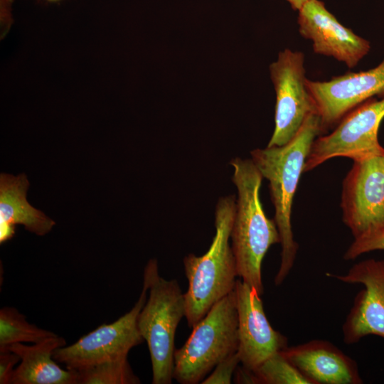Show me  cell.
Here are the masks:
<instances>
[{"instance_id": "3", "label": "cell", "mask_w": 384, "mask_h": 384, "mask_svg": "<svg viewBox=\"0 0 384 384\" xmlns=\"http://www.w3.org/2000/svg\"><path fill=\"white\" fill-rule=\"evenodd\" d=\"M235 210V196L220 198L215 212V233L209 249L201 256L189 254L183 259L188 282L184 294L185 317L191 328L235 289L238 276L230 240Z\"/></svg>"}, {"instance_id": "17", "label": "cell", "mask_w": 384, "mask_h": 384, "mask_svg": "<svg viewBox=\"0 0 384 384\" xmlns=\"http://www.w3.org/2000/svg\"><path fill=\"white\" fill-rule=\"evenodd\" d=\"M56 335L29 323L15 307L0 309V349L17 343H36Z\"/></svg>"}, {"instance_id": "20", "label": "cell", "mask_w": 384, "mask_h": 384, "mask_svg": "<svg viewBox=\"0 0 384 384\" xmlns=\"http://www.w3.org/2000/svg\"><path fill=\"white\" fill-rule=\"evenodd\" d=\"M374 250H384V228L358 238L348 247L343 258L353 260L361 255Z\"/></svg>"}, {"instance_id": "21", "label": "cell", "mask_w": 384, "mask_h": 384, "mask_svg": "<svg viewBox=\"0 0 384 384\" xmlns=\"http://www.w3.org/2000/svg\"><path fill=\"white\" fill-rule=\"evenodd\" d=\"M240 363L238 353H234L220 361L214 368L211 374L206 377L201 383L203 384H230L233 374L238 363Z\"/></svg>"}, {"instance_id": "10", "label": "cell", "mask_w": 384, "mask_h": 384, "mask_svg": "<svg viewBox=\"0 0 384 384\" xmlns=\"http://www.w3.org/2000/svg\"><path fill=\"white\" fill-rule=\"evenodd\" d=\"M326 276L364 288L354 299L343 324V342L353 344L367 336L384 338V259H368L353 265L345 274Z\"/></svg>"}, {"instance_id": "14", "label": "cell", "mask_w": 384, "mask_h": 384, "mask_svg": "<svg viewBox=\"0 0 384 384\" xmlns=\"http://www.w3.org/2000/svg\"><path fill=\"white\" fill-rule=\"evenodd\" d=\"M313 384H361L357 363L331 342L313 340L280 351Z\"/></svg>"}, {"instance_id": "1", "label": "cell", "mask_w": 384, "mask_h": 384, "mask_svg": "<svg viewBox=\"0 0 384 384\" xmlns=\"http://www.w3.org/2000/svg\"><path fill=\"white\" fill-rule=\"evenodd\" d=\"M323 132L317 113L309 114L297 134L286 144L256 149L251 159L263 178L270 183L272 201L282 247L279 268L274 284L280 285L293 267L298 244L294 240L291 223L292 206L306 158L316 137Z\"/></svg>"}, {"instance_id": "22", "label": "cell", "mask_w": 384, "mask_h": 384, "mask_svg": "<svg viewBox=\"0 0 384 384\" xmlns=\"http://www.w3.org/2000/svg\"><path fill=\"white\" fill-rule=\"evenodd\" d=\"M20 361L18 355L10 349H0V384L11 383L14 366Z\"/></svg>"}, {"instance_id": "2", "label": "cell", "mask_w": 384, "mask_h": 384, "mask_svg": "<svg viewBox=\"0 0 384 384\" xmlns=\"http://www.w3.org/2000/svg\"><path fill=\"white\" fill-rule=\"evenodd\" d=\"M230 165L238 191L230 233L238 276L262 295V260L272 245L280 243V235L274 220L264 211L260 197L263 177L252 159L236 157Z\"/></svg>"}, {"instance_id": "23", "label": "cell", "mask_w": 384, "mask_h": 384, "mask_svg": "<svg viewBox=\"0 0 384 384\" xmlns=\"http://www.w3.org/2000/svg\"><path fill=\"white\" fill-rule=\"evenodd\" d=\"M291 6V7L295 10L299 11L302 6L308 1V0H286Z\"/></svg>"}, {"instance_id": "15", "label": "cell", "mask_w": 384, "mask_h": 384, "mask_svg": "<svg viewBox=\"0 0 384 384\" xmlns=\"http://www.w3.org/2000/svg\"><path fill=\"white\" fill-rule=\"evenodd\" d=\"M29 182L25 174L0 175V243L11 239L16 225L38 235L48 233L55 223L42 211L33 208L26 199Z\"/></svg>"}, {"instance_id": "18", "label": "cell", "mask_w": 384, "mask_h": 384, "mask_svg": "<svg viewBox=\"0 0 384 384\" xmlns=\"http://www.w3.org/2000/svg\"><path fill=\"white\" fill-rule=\"evenodd\" d=\"M76 384H139L127 357L107 361L75 370Z\"/></svg>"}, {"instance_id": "24", "label": "cell", "mask_w": 384, "mask_h": 384, "mask_svg": "<svg viewBox=\"0 0 384 384\" xmlns=\"http://www.w3.org/2000/svg\"><path fill=\"white\" fill-rule=\"evenodd\" d=\"M46 1L48 2H50V3H56V2H58L61 0H46Z\"/></svg>"}, {"instance_id": "11", "label": "cell", "mask_w": 384, "mask_h": 384, "mask_svg": "<svg viewBox=\"0 0 384 384\" xmlns=\"http://www.w3.org/2000/svg\"><path fill=\"white\" fill-rule=\"evenodd\" d=\"M322 129L338 123L350 111L375 96L384 97V57L375 67L350 72L328 81L306 80Z\"/></svg>"}, {"instance_id": "19", "label": "cell", "mask_w": 384, "mask_h": 384, "mask_svg": "<svg viewBox=\"0 0 384 384\" xmlns=\"http://www.w3.org/2000/svg\"><path fill=\"white\" fill-rule=\"evenodd\" d=\"M252 371L256 384H313L280 351Z\"/></svg>"}, {"instance_id": "9", "label": "cell", "mask_w": 384, "mask_h": 384, "mask_svg": "<svg viewBox=\"0 0 384 384\" xmlns=\"http://www.w3.org/2000/svg\"><path fill=\"white\" fill-rule=\"evenodd\" d=\"M341 206L354 239L384 228V154L353 160Z\"/></svg>"}, {"instance_id": "4", "label": "cell", "mask_w": 384, "mask_h": 384, "mask_svg": "<svg viewBox=\"0 0 384 384\" xmlns=\"http://www.w3.org/2000/svg\"><path fill=\"white\" fill-rule=\"evenodd\" d=\"M144 283L149 297L137 317L139 331L148 345L153 384H171L174 379V340L176 328L186 314L184 294L176 279L159 275L158 262L144 267Z\"/></svg>"}, {"instance_id": "8", "label": "cell", "mask_w": 384, "mask_h": 384, "mask_svg": "<svg viewBox=\"0 0 384 384\" xmlns=\"http://www.w3.org/2000/svg\"><path fill=\"white\" fill-rule=\"evenodd\" d=\"M143 288L130 311L111 324H102L70 346L57 348L53 358L69 370H80L107 361L127 357L129 351L144 340L137 326L139 311L147 299Z\"/></svg>"}, {"instance_id": "5", "label": "cell", "mask_w": 384, "mask_h": 384, "mask_svg": "<svg viewBox=\"0 0 384 384\" xmlns=\"http://www.w3.org/2000/svg\"><path fill=\"white\" fill-rule=\"evenodd\" d=\"M238 319L235 291L215 303L176 349L173 376L181 384H197L223 360L238 352Z\"/></svg>"}, {"instance_id": "16", "label": "cell", "mask_w": 384, "mask_h": 384, "mask_svg": "<svg viewBox=\"0 0 384 384\" xmlns=\"http://www.w3.org/2000/svg\"><path fill=\"white\" fill-rule=\"evenodd\" d=\"M65 346L64 338L56 335L30 346L17 343L5 348L21 358L11 384H76L75 371L61 368L53 358L54 351Z\"/></svg>"}, {"instance_id": "13", "label": "cell", "mask_w": 384, "mask_h": 384, "mask_svg": "<svg viewBox=\"0 0 384 384\" xmlns=\"http://www.w3.org/2000/svg\"><path fill=\"white\" fill-rule=\"evenodd\" d=\"M235 294L238 319V353L245 368L254 370L266 359L287 346V338L270 325L260 294L237 279Z\"/></svg>"}, {"instance_id": "12", "label": "cell", "mask_w": 384, "mask_h": 384, "mask_svg": "<svg viewBox=\"0 0 384 384\" xmlns=\"http://www.w3.org/2000/svg\"><path fill=\"white\" fill-rule=\"evenodd\" d=\"M300 35L314 53L355 68L370 52V43L341 24L320 0H308L298 11Z\"/></svg>"}, {"instance_id": "6", "label": "cell", "mask_w": 384, "mask_h": 384, "mask_svg": "<svg viewBox=\"0 0 384 384\" xmlns=\"http://www.w3.org/2000/svg\"><path fill=\"white\" fill-rule=\"evenodd\" d=\"M384 118V97L370 99L347 113L328 135L315 139L305 161L304 172L332 158L353 160L384 154L378 133Z\"/></svg>"}, {"instance_id": "7", "label": "cell", "mask_w": 384, "mask_h": 384, "mask_svg": "<svg viewBox=\"0 0 384 384\" xmlns=\"http://www.w3.org/2000/svg\"><path fill=\"white\" fill-rule=\"evenodd\" d=\"M270 73L276 104L274 129L267 146H279L288 143L317 110L306 86L302 52L289 48L280 51L270 65Z\"/></svg>"}]
</instances>
